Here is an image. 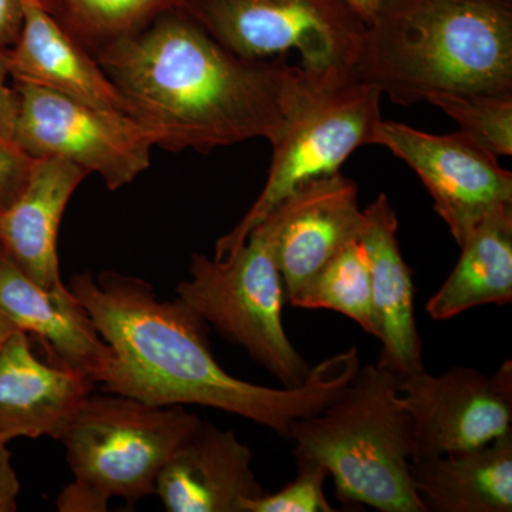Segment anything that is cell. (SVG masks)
I'll use <instances>...</instances> for the list:
<instances>
[{"mask_svg":"<svg viewBox=\"0 0 512 512\" xmlns=\"http://www.w3.org/2000/svg\"><path fill=\"white\" fill-rule=\"evenodd\" d=\"M67 288L111 349L96 383L151 406L212 407L289 439L293 421L325 409L360 367L359 352L350 348L312 367L302 386H259L229 375L212 355L205 320L180 298H158L143 279L86 272Z\"/></svg>","mask_w":512,"mask_h":512,"instance_id":"1","label":"cell"},{"mask_svg":"<svg viewBox=\"0 0 512 512\" xmlns=\"http://www.w3.org/2000/svg\"><path fill=\"white\" fill-rule=\"evenodd\" d=\"M96 60L156 147L174 153L274 143L301 82L299 64L235 55L173 10Z\"/></svg>","mask_w":512,"mask_h":512,"instance_id":"2","label":"cell"},{"mask_svg":"<svg viewBox=\"0 0 512 512\" xmlns=\"http://www.w3.org/2000/svg\"><path fill=\"white\" fill-rule=\"evenodd\" d=\"M393 103L512 94V13L498 0H383L352 69Z\"/></svg>","mask_w":512,"mask_h":512,"instance_id":"3","label":"cell"},{"mask_svg":"<svg viewBox=\"0 0 512 512\" xmlns=\"http://www.w3.org/2000/svg\"><path fill=\"white\" fill-rule=\"evenodd\" d=\"M296 460L328 471L343 504L382 512H427L413 487V426L399 400V379L377 365L359 367L318 414L289 430Z\"/></svg>","mask_w":512,"mask_h":512,"instance_id":"4","label":"cell"},{"mask_svg":"<svg viewBox=\"0 0 512 512\" xmlns=\"http://www.w3.org/2000/svg\"><path fill=\"white\" fill-rule=\"evenodd\" d=\"M200 424L183 406L90 394L59 440L73 480L57 497V510L103 512L111 498L133 507L156 494L158 474Z\"/></svg>","mask_w":512,"mask_h":512,"instance_id":"5","label":"cell"},{"mask_svg":"<svg viewBox=\"0 0 512 512\" xmlns=\"http://www.w3.org/2000/svg\"><path fill=\"white\" fill-rule=\"evenodd\" d=\"M382 92L349 72L302 69L264 190L241 222L218 239L215 259L237 251L276 205L309 181L339 173L357 148L375 144Z\"/></svg>","mask_w":512,"mask_h":512,"instance_id":"6","label":"cell"},{"mask_svg":"<svg viewBox=\"0 0 512 512\" xmlns=\"http://www.w3.org/2000/svg\"><path fill=\"white\" fill-rule=\"evenodd\" d=\"M177 298L241 346L284 387H299L312 367L286 336L282 309L284 279L261 228L224 259L192 255L190 279L177 286Z\"/></svg>","mask_w":512,"mask_h":512,"instance_id":"7","label":"cell"},{"mask_svg":"<svg viewBox=\"0 0 512 512\" xmlns=\"http://www.w3.org/2000/svg\"><path fill=\"white\" fill-rule=\"evenodd\" d=\"M190 18L235 55L295 52L311 72L352 73L366 25L343 0H184Z\"/></svg>","mask_w":512,"mask_h":512,"instance_id":"8","label":"cell"},{"mask_svg":"<svg viewBox=\"0 0 512 512\" xmlns=\"http://www.w3.org/2000/svg\"><path fill=\"white\" fill-rule=\"evenodd\" d=\"M19 113L13 140L35 158H59L99 175L111 191L150 167L154 138L134 117L16 82Z\"/></svg>","mask_w":512,"mask_h":512,"instance_id":"9","label":"cell"},{"mask_svg":"<svg viewBox=\"0 0 512 512\" xmlns=\"http://www.w3.org/2000/svg\"><path fill=\"white\" fill-rule=\"evenodd\" d=\"M400 404L412 419V461L485 446L512 433V362L493 376L471 367L399 380Z\"/></svg>","mask_w":512,"mask_h":512,"instance_id":"10","label":"cell"},{"mask_svg":"<svg viewBox=\"0 0 512 512\" xmlns=\"http://www.w3.org/2000/svg\"><path fill=\"white\" fill-rule=\"evenodd\" d=\"M375 144L386 147L419 175L434 210L458 245L488 214L512 205L510 171L461 131L436 136L382 120Z\"/></svg>","mask_w":512,"mask_h":512,"instance_id":"11","label":"cell"},{"mask_svg":"<svg viewBox=\"0 0 512 512\" xmlns=\"http://www.w3.org/2000/svg\"><path fill=\"white\" fill-rule=\"evenodd\" d=\"M362 224L359 188L355 181L335 173L296 188L256 225L271 245L284 279L286 302L333 256L359 239Z\"/></svg>","mask_w":512,"mask_h":512,"instance_id":"12","label":"cell"},{"mask_svg":"<svg viewBox=\"0 0 512 512\" xmlns=\"http://www.w3.org/2000/svg\"><path fill=\"white\" fill-rule=\"evenodd\" d=\"M252 460L234 431L201 421L158 474L156 495L170 512H241L242 501L265 494Z\"/></svg>","mask_w":512,"mask_h":512,"instance_id":"13","label":"cell"},{"mask_svg":"<svg viewBox=\"0 0 512 512\" xmlns=\"http://www.w3.org/2000/svg\"><path fill=\"white\" fill-rule=\"evenodd\" d=\"M90 377L43 362L18 330L0 352V444L19 437L60 440L84 400Z\"/></svg>","mask_w":512,"mask_h":512,"instance_id":"14","label":"cell"},{"mask_svg":"<svg viewBox=\"0 0 512 512\" xmlns=\"http://www.w3.org/2000/svg\"><path fill=\"white\" fill-rule=\"evenodd\" d=\"M0 311L16 328L35 336L49 362L82 373L96 383L111 359L92 319L70 289L37 285L0 249Z\"/></svg>","mask_w":512,"mask_h":512,"instance_id":"15","label":"cell"},{"mask_svg":"<svg viewBox=\"0 0 512 512\" xmlns=\"http://www.w3.org/2000/svg\"><path fill=\"white\" fill-rule=\"evenodd\" d=\"M397 227L389 198L380 194L363 210L359 241L369 262L377 339L382 343L377 366L400 380L426 369L414 318L412 272L400 252Z\"/></svg>","mask_w":512,"mask_h":512,"instance_id":"16","label":"cell"},{"mask_svg":"<svg viewBox=\"0 0 512 512\" xmlns=\"http://www.w3.org/2000/svg\"><path fill=\"white\" fill-rule=\"evenodd\" d=\"M19 3L22 26L18 39L8 49L12 79L133 117L130 104L96 57L57 22L42 2Z\"/></svg>","mask_w":512,"mask_h":512,"instance_id":"17","label":"cell"},{"mask_svg":"<svg viewBox=\"0 0 512 512\" xmlns=\"http://www.w3.org/2000/svg\"><path fill=\"white\" fill-rule=\"evenodd\" d=\"M82 168L59 158H36L25 190L0 214V248L20 271L46 289L66 288L60 275L59 229Z\"/></svg>","mask_w":512,"mask_h":512,"instance_id":"18","label":"cell"},{"mask_svg":"<svg viewBox=\"0 0 512 512\" xmlns=\"http://www.w3.org/2000/svg\"><path fill=\"white\" fill-rule=\"evenodd\" d=\"M427 512H511L512 433L473 450L410 464Z\"/></svg>","mask_w":512,"mask_h":512,"instance_id":"19","label":"cell"},{"mask_svg":"<svg viewBox=\"0 0 512 512\" xmlns=\"http://www.w3.org/2000/svg\"><path fill=\"white\" fill-rule=\"evenodd\" d=\"M460 258L426 311L450 320L483 305L512 302V205L498 208L471 229L458 245Z\"/></svg>","mask_w":512,"mask_h":512,"instance_id":"20","label":"cell"},{"mask_svg":"<svg viewBox=\"0 0 512 512\" xmlns=\"http://www.w3.org/2000/svg\"><path fill=\"white\" fill-rule=\"evenodd\" d=\"M94 57L136 35L184 0H40Z\"/></svg>","mask_w":512,"mask_h":512,"instance_id":"21","label":"cell"},{"mask_svg":"<svg viewBox=\"0 0 512 512\" xmlns=\"http://www.w3.org/2000/svg\"><path fill=\"white\" fill-rule=\"evenodd\" d=\"M289 303L295 308L342 313L377 339L369 262L359 239L333 256Z\"/></svg>","mask_w":512,"mask_h":512,"instance_id":"22","label":"cell"},{"mask_svg":"<svg viewBox=\"0 0 512 512\" xmlns=\"http://www.w3.org/2000/svg\"><path fill=\"white\" fill-rule=\"evenodd\" d=\"M461 133L494 157L512 154V94L439 93L429 97Z\"/></svg>","mask_w":512,"mask_h":512,"instance_id":"23","label":"cell"},{"mask_svg":"<svg viewBox=\"0 0 512 512\" xmlns=\"http://www.w3.org/2000/svg\"><path fill=\"white\" fill-rule=\"evenodd\" d=\"M296 466L292 483L278 493L242 501L241 512H335L323 491L328 471L312 461L296 460Z\"/></svg>","mask_w":512,"mask_h":512,"instance_id":"24","label":"cell"},{"mask_svg":"<svg viewBox=\"0 0 512 512\" xmlns=\"http://www.w3.org/2000/svg\"><path fill=\"white\" fill-rule=\"evenodd\" d=\"M35 161L15 140L0 137V214L9 210L25 190Z\"/></svg>","mask_w":512,"mask_h":512,"instance_id":"25","label":"cell"},{"mask_svg":"<svg viewBox=\"0 0 512 512\" xmlns=\"http://www.w3.org/2000/svg\"><path fill=\"white\" fill-rule=\"evenodd\" d=\"M19 113V94L8 63V49L0 47V137L15 136Z\"/></svg>","mask_w":512,"mask_h":512,"instance_id":"26","label":"cell"},{"mask_svg":"<svg viewBox=\"0 0 512 512\" xmlns=\"http://www.w3.org/2000/svg\"><path fill=\"white\" fill-rule=\"evenodd\" d=\"M19 478L12 467V454L8 444H0V512L18 510Z\"/></svg>","mask_w":512,"mask_h":512,"instance_id":"27","label":"cell"},{"mask_svg":"<svg viewBox=\"0 0 512 512\" xmlns=\"http://www.w3.org/2000/svg\"><path fill=\"white\" fill-rule=\"evenodd\" d=\"M22 26L19 0H0V47L10 49L18 39Z\"/></svg>","mask_w":512,"mask_h":512,"instance_id":"28","label":"cell"},{"mask_svg":"<svg viewBox=\"0 0 512 512\" xmlns=\"http://www.w3.org/2000/svg\"><path fill=\"white\" fill-rule=\"evenodd\" d=\"M343 2L367 25L370 20L375 18L377 10L382 6L383 0H343Z\"/></svg>","mask_w":512,"mask_h":512,"instance_id":"29","label":"cell"},{"mask_svg":"<svg viewBox=\"0 0 512 512\" xmlns=\"http://www.w3.org/2000/svg\"><path fill=\"white\" fill-rule=\"evenodd\" d=\"M18 330L15 323L8 318V315L0 311V352H2L8 340L12 338Z\"/></svg>","mask_w":512,"mask_h":512,"instance_id":"30","label":"cell"},{"mask_svg":"<svg viewBox=\"0 0 512 512\" xmlns=\"http://www.w3.org/2000/svg\"><path fill=\"white\" fill-rule=\"evenodd\" d=\"M0 249H2V248H0Z\"/></svg>","mask_w":512,"mask_h":512,"instance_id":"31","label":"cell"}]
</instances>
